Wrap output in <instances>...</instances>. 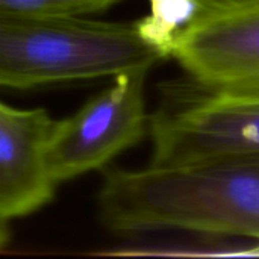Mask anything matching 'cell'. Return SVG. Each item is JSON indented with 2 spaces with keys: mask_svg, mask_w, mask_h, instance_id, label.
Returning a JSON list of instances; mask_svg holds the SVG:
<instances>
[{
  "mask_svg": "<svg viewBox=\"0 0 259 259\" xmlns=\"http://www.w3.org/2000/svg\"><path fill=\"white\" fill-rule=\"evenodd\" d=\"M105 223L120 232L181 229L259 240V155L111 171Z\"/></svg>",
  "mask_w": 259,
  "mask_h": 259,
  "instance_id": "obj_1",
  "label": "cell"
},
{
  "mask_svg": "<svg viewBox=\"0 0 259 259\" xmlns=\"http://www.w3.org/2000/svg\"><path fill=\"white\" fill-rule=\"evenodd\" d=\"M162 61L135 24L87 15L0 12V87L114 77Z\"/></svg>",
  "mask_w": 259,
  "mask_h": 259,
  "instance_id": "obj_2",
  "label": "cell"
},
{
  "mask_svg": "<svg viewBox=\"0 0 259 259\" xmlns=\"http://www.w3.org/2000/svg\"><path fill=\"white\" fill-rule=\"evenodd\" d=\"M171 91L149 117L152 165L258 156L259 96Z\"/></svg>",
  "mask_w": 259,
  "mask_h": 259,
  "instance_id": "obj_3",
  "label": "cell"
},
{
  "mask_svg": "<svg viewBox=\"0 0 259 259\" xmlns=\"http://www.w3.org/2000/svg\"><path fill=\"white\" fill-rule=\"evenodd\" d=\"M149 70L126 71L77 112L55 121L47 165L56 185L105 167L135 146L149 129L144 82Z\"/></svg>",
  "mask_w": 259,
  "mask_h": 259,
  "instance_id": "obj_4",
  "label": "cell"
},
{
  "mask_svg": "<svg viewBox=\"0 0 259 259\" xmlns=\"http://www.w3.org/2000/svg\"><path fill=\"white\" fill-rule=\"evenodd\" d=\"M171 58L196 87L259 96V6L205 20L181 39Z\"/></svg>",
  "mask_w": 259,
  "mask_h": 259,
  "instance_id": "obj_5",
  "label": "cell"
},
{
  "mask_svg": "<svg viewBox=\"0 0 259 259\" xmlns=\"http://www.w3.org/2000/svg\"><path fill=\"white\" fill-rule=\"evenodd\" d=\"M55 120L44 109H17L0 102V222L27 215L55 193L47 146Z\"/></svg>",
  "mask_w": 259,
  "mask_h": 259,
  "instance_id": "obj_6",
  "label": "cell"
},
{
  "mask_svg": "<svg viewBox=\"0 0 259 259\" xmlns=\"http://www.w3.org/2000/svg\"><path fill=\"white\" fill-rule=\"evenodd\" d=\"M150 12L135 21L138 35L162 59L171 58L181 39L214 17L200 0H149Z\"/></svg>",
  "mask_w": 259,
  "mask_h": 259,
  "instance_id": "obj_7",
  "label": "cell"
},
{
  "mask_svg": "<svg viewBox=\"0 0 259 259\" xmlns=\"http://www.w3.org/2000/svg\"><path fill=\"white\" fill-rule=\"evenodd\" d=\"M118 0H0V12L90 15L100 12Z\"/></svg>",
  "mask_w": 259,
  "mask_h": 259,
  "instance_id": "obj_8",
  "label": "cell"
},
{
  "mask_svg": "<svg viewBox=\"0 0 259 259\" xmlns=\"http://www.w3.org/2000/svg\"><path fill=\"white\" fill-rule=\"evenodd\" d=\"M200 2L214 17L259 6V0H200Z\"/></svg>",
  "mask_w": 259,
  "mask_h": 259,
  "instance_id": "obj_9",
  "label": "cell"
},
{
  "mask_svg": "<svg viewBox=\"0 0 259 259\" xmlns=\"http://www.w3.org/2000/svg\"><path fill=\"white\" fill-rule=\"evenodd\" d=\"M8 240V223L0 222V247L6 243Z\"/></svg>",
  "mask_w": 259,
  "mask_h": 259,
  "instance_id": "obj_10",
  "label": "cell"
}]
</instances>
